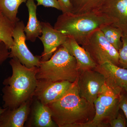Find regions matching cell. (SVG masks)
<instances>
[{"label":"cell","instance_id":"12","mask_svg":"<svg viewBox=\"0 0 127 127\" xmlns=\"http://www.w3.org/2000/svg\"><path fill=\"white\" fill-rule=\"evenodd\" d=\"M24 127H57L53 120L52 113L47 105L33 96L30 113Z\"/></svg>","mask_w":127,"mask_h":127},{"label":"cell","instance_id":"6","mask_svg":"<svg viewBox=\"0 0 127 127\" xmlns=\"http://www.w3.org/2000/svg\"><path fill=\"white\" fill-rule=\"evenodd\" d=\"M25 27L22 21H18L15 24L12 32L14 43L10 50L9 58H16L28 68L39 67L41 62V56H34L28 48L26 43Z\"/></svg>","mask_w":127,"mask_h":127},{"label":"cell","instance_id":"21","mask_svg":"<svg viewBox=\"0 0 127 127\" xmlns=\"http://www.w3.org/2000/svg\"><path fill=\"white\" fill-rule=\"evenodd\" d=\"M27 0H0V11L12 22L15 24L20 21L17 17L18 7Z\"/></svg>","mask_w":127,"mask_h":127},{"label":"cell","instance_id":"10","mask_svg":"<svg viewBox=\"0 0 127 127\" xmlns=\"http://www.w3.org/2000/svg\"><path fill=\"white\" fill-rule=\"evenodd\" d=\"M42 35L39 38L43 43L44 50L41 56V61H46L51 57L58 47L65 41L67 36L53 27L48 22H41Z\"/></svg>","mask_w":127,"mask_h":127},{"label":"cell","instance_id":"28","mask_svg":"<svg viewBox=\"0 0 127 127\" xmlns=\"http://www.w3.org/2000/svg\"><path fill=\"white\" fill-rule=\"evenodd\" d=\"M5 109L6 108H2L0 106V116H1V114L4 111Z\"/></svg>","mask_w":127,"mask_h":127},{"label":"cell","instance_id":"8","mask_svg":"<svg viewBox=\"0 0 127 127\" xmlns=\"http://www.w3.org/2000/svg\"><path fill=\"white\" fill-rule=\"evenodd\" d=\"M74 83L68 81L52 82L45 79H37L33 96L43 104L47 105L62 97Z\"/></svg>","mask_w":127,"mask_h":127},{"label":"cell","instance_id":"17","mask_svg":"<svg viewBox=\"0 0 127 127\" xmlns=\"http://www.w3.org/2000/svg\"><path fill=\"white\" fill-rule=\"evenodd\" d=\"M120 94L117 93L104 83L99 91L98 98L103 105L118 113L120 109L119 102Z\"/></svg>","mask_w":127,"mask_h":127},{"label":"cell","instance_id":"9","mask_svg":"<svg viewBox=\"0 0 127 127\" xmlns=\"http://www.w3.org/2000/svg\"><path fill=\"white\" fill-rule=\"evenodd\" d=\"M98 11L127 36V0H105Z\"/></svg>","mask_w":127,"mask_h":127},{"label":"cell","instance_id":"7","mask_svg":"<svg viewBox=\"0 0 127 127\" xmlns=\"http://www.w3.org/2000/svg\"><path fill=\"white\" fill-rule=\"evenodd\" d=\"M76 83L80 97L94 105L105 80L99 72L94 69H88L79 72Z\"/></svg>","mask_w":127,"mask_h":127},{"label":"cell","instance_id":"16","mask_svg":"<svg viewBox=\"0 0 127 127\" xmlns=\"http://www.w3.org/2000/svg\"><path fill=\"white\" fill-rule=\"evenodd\" d=\"M94 105L95 114L93 119L86 123L78 124L75 127H107L103 121L106 119L109 121L118 114L103 105L98 97L94 101Z\"/></svg>","mask_w":127,"mask_h":127},{"label":"cell","instance_id":"18","mask_svg":"<svg viewBox=\"0 0 127 127\" xmlns=\"http://www.w3.org/2000/svg\"><path fill=\"white\" fill-rule=\"evenodd\" d=\"M105 0H70L72 13L81 14L98 12Z\"/></svg>","mask_w":127,"mask_h":127},{"label":"cell","instance_id":"5","mask_svg":"<svg viewBox=\"0 0 127 127\" xmlns=\"http://www.w3.org/2000/svg\"><path fill=\"white\" fill-rule=\"evenodd\" d=\"M82 46L97 66L108 62L119 66L118 51L105 39L100 29L94 32Z\"/></svg>","mask_w":127,"mask_h":127},{"label":"cell","instance_id":"15","mask_svg":"<svg viewBox=\"0 0 127 127\" xmlns=\"http://www.w3.org/2000/svg\"><path fill=\"white\" fill-rule=\"evenodd\" d=\"M26 6L29 12V20L27 25L25 27L24 32L26 33L27 40L34 42L41 34V24L37 17V6L34 0H27Z\"/></svg>","mask_w":127,"mask_h":127},{"label":"cell","instance_id":"14","mask_svg":"<svg viewBox=\"0 0 127 127\" xmlns=\"http://www.w3.org/2000/svg\"><path fill=\"white\" fill-rule=\"evenodd\" d=\"M62 46L65 48L70 55L75 58L79 71L94 69L97 66L88 52L72 37L67 36L65 41Z\"/></svg>","mask_w":127,"mask_h":127},{"label":"cell","instance_id":"1","mask_svg":"<svg viewBox=\"0 0 127 127\" xmlns=\"http://www.w3.org/2000/svg\"><path fill=\"white\" fill-rule=\"evenodd\" d=\"M9 63L12 74L2 83V107L13 109L33 97L37 84L38 67L28 68L15 57L11 58Z\"/></svg>","mask_w":127,"mask_h":127},{"label":"cell","instance_id":"22","mask_svg":"<svg viewBox=\"0 0 127 127\" xmlns=\"http://www.w3.org/2000/svg\"><path fill=\"white\" fill-rule=\"evenodd\" d=\"M123 46L119 51V66L127 69V36L122 37Z\"/></svg>","mask_w":127,"mask_h":127},{"label":"cell","instance_id":"27","mask_svg":"<svg viewBox=\"0 0 127 127\" xmlns=\"http://www.w3.org/2000/svg\"><path fill=\"white\" fill-rule=\"evenodd\" d=\"M63 13L72 12V6L70 0H57Z\"/></svg>","mask_w":127,"mask_h":127},{"label":"cell","instance_id":"29","mask_svg":"<svg viewBox=\"0 0 127 127\" xmlns=\"http://www.w3.org/2000/svg\"><path fill=\"white\" fill-rule=\"evenodd\" d=\"M123 90L126 91L127 93V86L124 88Z\"/></svg>","mask_w":127,"mask_h":127},{"label":"cell","instance_id":"4","mask_svg":"<svg viewBox=\"0 0 127 127\" xmlns=\"http://www.w3.org/2000/svg\"><path fill=\"white\" fill-rule=\"evenodd\" d=\"M79 72L75 58L61 45L49 60L41 62L36 77L37 79L52 82L68 81L74 83Z\"/></svg>","mask_w":127,"mask_h":127},{"label":"cell","instance_id":"23","mask_svg":"<svg viewBox=\"0 0 127 127\" xmlns=\"http://www.w3.org/2000/svg\"><path fill=\"white\" fill-rule=\"evenodd\" d=\"M110 127H125L127 124L124 117L119 113L115 117L109 120Z\"/></svg>","mask_w":127,"mask_h":127},{"label":"cell","instance_id":"25","mask_svg":"<svg viewBox=\"0 0 127 127\" xmlns=\"http://www.w3.org/2000/svg\"><path fill=\"white\" fill-rule=\"evenodd\" d=\"M37 6L43 5L46 7H52L61 10V6L57 0H35Z\"/></svg>","mask_w":127,"mask_h":127},{"label":"cell","instance_id":"24","mask_svg":"<svg viewBox=\"0 0 127 127\" xmlns=\"http://www.w3.org/2000/svg\"><path fill=\"white\" fill-rule=\"evenodd\" d=\"M5 44L0 41V66L10 57V52Z\"/></svg>","mask_w":127,"mask_h":127},{"label":"cell","instance_id":"2","mask_svg":"<svg viewBox=\"0 0 127 127\" xmlns=\"http://www.w3.org/2000/svg\"><path fill=\"white\" fill-rule=\"evenodd\" d=\"M47 105L59 127H75L89 121L95 113L94 105L80 97L76 82L62 97Z\"/></svg>","mask_w":127,"mask_h":127},{"label":"cell","instance_id":"13","mask_svg":"<svg viewBox=\"0 0 127 127\" xmlns=\"http://www.w3.org/2000/svg\"><path fill=\"white\" fill-rule=\"evenodd\" d=\"M32 98L15 109L6 108L0 116V127H23L30 113Z\"/></svg>","mask_w":127,"mask_h":127},{"label":"cell","instance_id":"20","mask_svg":"<svg viewBox=\"0 0 127 127\" xmlns=\"http://www.w3.org/2000/svg\"><path fill=\"white\" fill-rule=\"evenodd\" d=\"M15 24L0 11V41L4 42L10 50L14 43L12 32Z\"/></svg>","mask_w":127,"mask_h":127},{"label":"cell","instance_id":"3","mask_svg":"<svg viewBox=\"0 0 127 127\" xmlns=\"http://www.w3.org/2000/svg\"><path fill=\"white\" fill-rule=\"evenodd\" d=\"M107 24H111V21L98 11L81 14L67 12L58 16L54 28L82 46L94 32Z\"/></svg>","mask_w":127,"mask_h":127},{"label":"cell","instance_id":"11","mask_svg":"<svg viewBox=\"0 0 127 127\" xmlns=\"http://www.w3.org/2000/svg\"><path fill=\"white\" fill-rule=\"evenodd\" d=\"M94 69L103 75L106 84L118 94L127 86V69L108 62Z\"/></svg>","mask_w":127,"mask_h":127},{"label":"cell","instance_id":"26","mask_svg":"<svg viewBox=\"0 0 127 127\" xmlns=\"http://www.w3.org/2000/svg\"><path fill=\"white\" fill-rule=\"evenodd\" d=\"M119 107L124 113L127 120V96L121 93L119 97Z\"/></svg>","mask_w":127,"mask_h":127},{"label":"cell","instance_id":"19","mask_svg":"<svg viewBox=\"0 0 127 127\" xmlns=\"http://www.w3.org/2000/svg\"><path fill=\"white\" fill-rule=\"evenodd\" d=\"M100 29L105 39L119 51L123 46L122 31L111 24L103 25Z\"/></svg>","mask_w":127,"mask_h":127}]
</instances>
